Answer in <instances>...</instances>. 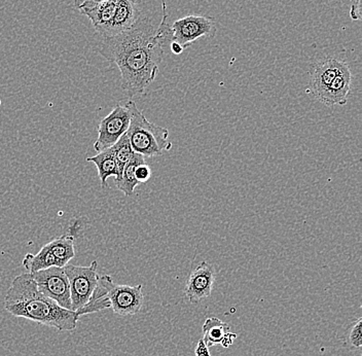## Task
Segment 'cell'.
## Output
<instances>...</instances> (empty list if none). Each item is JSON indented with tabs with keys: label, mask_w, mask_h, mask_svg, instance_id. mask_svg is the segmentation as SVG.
I'll list each match as a JSON object with an SVG mask.
<instances>
[{
	"label": "cell",
	"mask_w": 362,
	"mask_h": 356,
	"mask_svg": "<svg viewBox=\"0 0 362 356\" xmlns=\"http://www.w3.org/2000/svg\"><path fill=\"white\" fill-rule=\"evenodd\" d=\"M113 156H115V163L117 166V173H119V178L115 179V181H119L123 174L124 168L128 164L129 161L132 158L134 151H133L132 147H131L130 142H129L128 136L127 133H124L117 144L112 147Z\"/></svg>",
	"instance_id": "ac0fdd59"
},
{
	"label": "cell",
	"mask_w": 362,
	"mask_h": 356,
	"mask_svg": "<svg viewBox=\"0 0 362 356\" xmlns=\"http://www.w3.org/2000/svg\"><path fill=\"white\" fill-rule=\"evenodd\" d=\"M104 1H107V0H74V6L78 11H81L83 8H92V6L102 4Z\"/></svg>",
	"instance_id": "7402d4cb"
},
{
	"label": "cell",
	"mask_w": 362,
	"mask_h": 356,
	"mask_svg": "<svg viewBox=\"0 0 362 356\" xmlns=\"http://www.w3.org/2000/svg\"><path fill=\"white\" fill-rule=\"evenodd\" d=\"M105 309H110V302L106 289L98 281V285H97L96 289L90 296V300L83 307L76 312L81 317L83 315L92 314V313L100 312Z\"/></svg>",
	"instance_id": "e0dca14e"
},
{
	"label": "cell",
	"mask_w": 362,
	"mask_h": 356,
	"mask_svg": "<svg viewBox=\"0 0 362 356\" xmlns=\"http://www.w3.org/2000/svg\"><path fill=\"white\" fill-rule=\"evenodd\" d=\"M79 229L78 224L74 223L70 226L66 235L60 236L47 243L49 251L55 256L58 267L64 268L76 256L74 240Z\"/></svg>",
	"instance_id": "7c38bea8"
},
{
	"label": "cell",
	"mask_w": 362,
	"mask_h": 356,
	"mask_svg": "<svg viewBox=\"0 0 362 356\" xmlns=\"http://www.w3.org/2000/svg\"><path fill=\"white\" fill-rule=\"evenodd\" d=\"M135 176L139 183H146L151 178V169L146 163L138 165L135 170Z\"/></svg>",
	"instance_id": "ffe728a7"
},
{
	"label": "cell",
	"mask_w": 362,
	"mask_h": 356,
	"mask_svg": "<svg viewBox=\"0 0 362 356\" xmlns=\"http://www.w3.org/2000/svg\"><path fill=\"white\" fill-rule=\"evenodd\" d=\"M350 17L353 21H361V0H351Z\"/></svg>",
	"instance_id": "44dd1931"
},
{
	"label": "cell",
	"mask_w": 362,
	"mask_h": 356,
	"mask_svg": "<svg viewBox=\"0 0 362 356\" xmlns=\"http://www.w3.org/2000/svg\"><path fill=\"white\" fill-rule=\"evenodd\" d=\"M346 67H348L347 62L334 58H328L318 63L311 78V90L314 96L318 98Z\"/></svg>",
	"instance_id": "30bf717a"
},
{
	"label": "cell",
	"mask_w": 362,
	"mask_h": 356,
	"mask_svg": "<svg viewBox=\"0 0 362 356\" xmlns=\"http://www.w3.org/2000/svg\"><path fill=\"white\" fill-rule=\"evenodd\" d=\"M237 334H235V333L228 332V334H226L223 343H221V346H223V348H228V347L233 345V343H234V341L237 339Z\"/></svg>",
	"instance_id": "cb8c5ba5"
},
{
	"label": "cell",
	"mask_w": 362,
	"mask_h": 356,
	"mask_svg": "<svg viewBox=\"0 0 362 356\" xmlns=\"http://www.w3.org/2000/svg\"><path fill=\"white\" fill-rule=\"evenodd\" d=\"M97 268V260H93L90 266L67 264L64 267L65 274L69 282L72 311H78L90 300L98 285L99 275Z\"/></svg>",
	"instance_id": "5b68a950"
},
{
	"label": "cell",
	"mask_w": 362,
	"mask_h": 356,
	"mask_svg": "<svg viewBox=\"0 0 362 356\" xmlns=\"http://www.w3.org/2000/svg\"><path fill=\"white\" fill-rule=\"evenodd\" d=\"M87 162L93 163L96 165L98 169L99 179H100L101 187L107 188V179L113 176L115 179L119 178L117 173V163H115V156H113L112 147L99 151L96 156L87 158Z\"/></svg>",
	"instance_id": "4fadbf2b"
},
{
	"label": "cell",
	"mask_w": 362,
	"mask_h": 356,
	"mask_svg": "<svg viewBox=\"0 0 362 356\" xmlns=\"http://www.w3.org/2000/svg\"><path fill=\"white\" fill-rule=\"evenodd\" d=\"M194 353H196V356H211V355H210L209 347L206 346L202 339L198 342V345H197L196 349H194Z\"/></svg>",
	"instance_id": "603a6c76"
},
{
	"label": "cell",
	"mask_w": 362,
	"mask_h": 356,
	"mask_svg": "<svg viewBox=\"0 0 362 356\" xmlns=\"http://www.w3.org/2000/svg\"><path fill=\"white\" fill-rule=\"evenodd\" d=\"M30 274L42 294L61 307L72 310L69 282L64 268L51 267Z\"/></svg>",
	"instance_id": "52a82bcc"
},
{
	"label": "cell",
	"mask_w": 362,
	"mask_h": 356,
	"mask_svg": "<svg viewBox=\"0 0 362 356\" xmlns=\"http://www.w3.org/2000/svg\"><path fill=\"white\" fill-rule=\"evenodd\" d=\"M166 1L162 0V18L157 23L146 13L124 33L102 38L99 52L115 63L122 76V88L130 97L144 95L155 81L164 57V47L171 44Z\"/></svg>",
	"instance_id": "6da1fadb"
},
{
	"label": "cell",
	"mask_w": 362,
	"mask_h": 356,
	"mask_svg": "<svg viewBox=\"0 0 362 356\" xmlns=\"http://www.w3.org/2000/svg\"><path fill=\"white\" fill-rule=\"evenodd\" d=\"M144 160L146 158L140 154H133L132 158L124 168L121 179L119 181H115V187L117 188V190L123 192L126 196L131 197L134 194L136 187L139 183L136 179L135 170L138 165L144 163Z\"/></svg>",
	"instance_id": "5bb4252c"
},
{
	"label": "cell",
	"mask_w": 362,
	"mask_h": 356,
	"mask_svg": "<svg viewBox=\"0 0 362 356\" xmlns=\"http://www.w3.org/2000/svg\"><path fill=\"white\" fill-rule=\"evenodd\" d=\"M23 267L28 271V273H34V272L47 269V268L58 267V263H57L55 256L49 251L47 244H45L36 255L27 253L23 260Z\"/></svg>",
	"instance_id": "2e32d148"
},
{
	"label": "cell",
	"mask_w": 362,
	"mask_h": 356,
	"mask_svg": "<svg viewBox=\"0 0 362 356\" xmlns=\"http://www.w3.org/2000/svg\"><path fill=\"white\" fill-rule=\"evenodd\" d=\"M351 71L349 65L344 68L332 81L327 89L318 97V101L327 106L345 105L350 92Z\"/></svg>",
	"instance_id": "8fae6325"
},
{
	"label": "cell",
	"mask_w": 362,
	"mask_h": 356,
	"mask_svg": "<svg viewBox=\"0 0 362 356\" xmlns=\"http://www.w3.org/2000/svg\"><path fill=\"white\" fill-rule=\"evenodd\" d=\"M131 121L130 110L126 105L117 104L107 117L101 120L98 126V138L94 142V149L99 151L110 149L128 130Z\"/></svg>",
	"instance_id": "ba28073f"
},
{
	"label": "cell",
	"mask_w": 362,
	"mask_h": 356,
	"mask_svg": "<svg viewBox=\"0 0 362 356\" xmlns=\"http://www.w3.org/2000/svg\"><path fill=\"white\" fill-rule=\"evenodd\" d=\"M124 105L131 113L130 125L126 133L134 153L144 158H153L162 156L164 151L172 149L166 128L149 122L141 110H138L134 101H129Z\"/></svg>",
	"instance_id": "3957f363"
},
{
	"label": "cell",
	"mask_w": 362,
	"mask_h": 356,
	"mask_svg": "<svg viewBox=\"0 0 362 356\" xmlns=\"http://www.w3.org/2000/svg\"><path fill=\"white\" fill-rule=\"evenodd\" d=\"M203 342L207 347L221 345L225 337L230 332V326L216 317L206 319L203 324Z\"/></svg>",
	"instance_id": "9a60e30c"
},
{
	"label": "cell",
	"mask_w": 362,
	"mask_h": 356,
	"mask_svg": "<svg viewBox=\"0 0 362 356\" xmlns=\"http://www.w3.org/2000/svg\"><path fill=\"white\" fill-rule=\"evenodd\" d=\"M172 42H177L183 50L202 38H214L216 22L209 16L189 15L170 25Z\"/></svg>",
	"instance_id": "8992f818"
},
{
	"label": "cell",
	"mask_w": 362,
	"mask_h": 356,
	"mask_svg": "<svg viewBox=\"0 0 362 356\" xmlns=\"http://www.w3.org/2000/svg\"><path fill=\"white\" fill-rule=\"evenodd\" d=\"M4 309L13 316L56 328L59 332L76 330L79 319L78 313L61 307L42 294L28 272L13 279L4 298Z\"/></svg>",
	"instance_id": "7a4b0ae2"
},
{
	"label": "cell",
	"mask_w": 362,
	"mask_h": 356,
	"mask_svg": "<svg viewBox=\"0 0 362 356\" xmlns=\"http://www.w3.org/2000/svg\"><path fill=\"white\" fill-rule=\"evenodd\" d=\"M99 283L103 285L110 302V309L119 316H133L144 307V296L142 285H117L112 276H99Z\"/></svg>",
	"instance_id": "277c9868"
},
{
	"label": "cell",
	"mask_w": 362,
	"mask_h": 356,
	"mask_svg": "<svg viewBox=\"0 0 362 356\" xmlns=\"http://www.w3.org/2000/svg\"><path fill=\"white\" fill-rule=\"evenodd\" d=\"M170 50H171V52L174 55H180V54L185 51V50L182 49V47H181L177 42H174V40L173 42H171V44H170Z\"/></svg>",
	"instance_id": "d4e9b609"
},
{
	"label": "cell",
	"mask_w": 362,
	"mask_h": 356,
	"mask_svg": "<svg viewBox=\"0 0 362 356\" xmlns=\"http://www.w3.org/2000/svg\"><path fill=\"white\" fill-rule=\"evenodd\" d=\"M216 278V272L212 265L203 260L187 279L185 294L192 304H198L211 294Z\"/></svg>",
	"instance_id": "9c48e42d"
},
{
	"label": "cell",
	"mask_w": 362,
	"mask_h": 356,
	"mask_svg": "<svg viewBox=\"0 0 362 356\" xmlns=\"http://www.w3.org/2000/svg\"><path fill=\"white\" fill-rule=\"evenodd\" d=\"M344 348L347 350L361 351L362 348V318L358 317L356 321H353L347 328L345 338L343 341Z\"/></svg>",
	"instance_id": "d6986e66"
}]
</instances>
